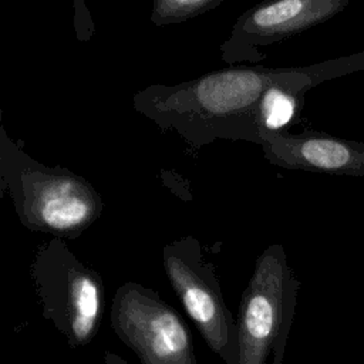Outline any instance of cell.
Returning a JSON list of instances; mask_svg holds the SVG:
<instances>
[{
    "instance_id": "cell-3",
    "label": "cell",
    "mask_w": 364,
    "mask_h": 364,
    "mask_svg": "<svg viewBox=\"0 0 364 364\" xmlns=\"http://www.w3.org/2000/svg\"><path fill=\"white\" fill-rule=\"evenodd\" d=\"M31 277L44 318L53 321L68 346L91 343L105 307L101 276L73 253L65 239L51 236L34 253Z\"/></svg>"
},
{
    "instance_id": "cell-8",
    "label": "cell",
    "mask_w": 364,
    "mask_h": 364,
    "mask_svg": "<svg viewBox=\"0 0 364 364\" xmlns=\"http://www.w3.org/2000/svg\"><path fill=\"white\" fill-rule=\"evenodd\" d=\"M223 0H155L149 20L155 26L185 23L216 9Z\"/></svg>"
},
{
    "instance_id": "cell-4",
    "label": "cell",
    "mask_w": 364,
    "mask_h": 364,
    "mask_svg": "<svg viewBox=\"0 0 364 364\" xmlns=\"http://www.w3.org/2000/svg\"><path fill=\"white\" fill-rule=\"evenodd\" d=\"M165 274L208 347L226 364H237V323L228 309L213 263L195 236L162 249Z\"/></svg>"
},
{
    "instance_id": "cell-9",
    "label": "cell",
    "mask_w": 364,
    "mask_h": 364,
    "mask_svg": "<svg viewBox=\"0 0 364 364\" xmlns=\"http://www.w3.org/2000/svg\"><path fill=\"white\" fill-rule=\"evenodd\" d=\"M104 363L105 364H128L122 357H119L118 354L111 353V351L104 353Z\"/></svg>"
},
{
    "instance_id": "cell-6",
    "label": "cell",
    "mask_w": 364,
    "mask_h": 364,
    "mask_svg": "<svg viewBox=\"0 0 364 364\" xmlns=\"http://www.w3.org/2000/svg\"><path fill=\"white\" fill-rule=\"evenodd\" d=\"M348 0H279L257 4L239 16L220 46V60L228 64L260 63L269 47L297 36L341 13Z\"/></svg>"
},
{
    "instance_id": "cell-2",
    "label": "cell",
    "mask_w": 364,
    "mask_h": 364,
    "mask_svg": "<svg viewBox=\"0 0 364 364\" xmlns=\"http://www.w3.org/2000/svg\"><path fill=\"white\" fill-rule=\"evenodd\" d=\"M300 280L282 245H269L256 259L237 313V364H283Z\"/></svg>"
},
{
    "instance_id": "cell-5",
    "label": "cell",
    "mask_w": 364,
    "mask_h": 364,
    "mask_svg": "<svg viewBox=\"0 0 364 364\" xmlns=\"http://www.w3.org/2000/svg\"><path fill=\"white\" fill-rule=\"evenodd\" d=\"M109 321L141 364H198L185 320L155 290L141 283L127 282L117 289Z\"/></svg>"
},
{
    "instance_id": "cell-7",
    "label": "cell",
    "mask_w": 364,
    "mask_h": 364,
    "mask_svg": "<svg viewBox=\"0 0 364 364\" xmlns=\"http://www.w3.org/2000/svg\"><path fill=\"white\" fill-rule=\"evenodd\" d=\"M263 156L279 168L328 175L364 176V142L306 129L266 136Z\"/></svg>"
},
{
    "instance_id": "cell-1",
    "label": "cell",
    "mask_w": 364,
    "mask_h": 364,
    "mask_svg": "<svg viewBox=\"0 0 364 364\" xmlns=\"http://www.w3.org/2000/svg\"><path fill=\"white\" fill-rule=\"evenodd\" d=\"M0 186L27 229L75 239L102 213L104 202L85 178L31 158L0 129Z\"/></svg>"
}]
</instances>
